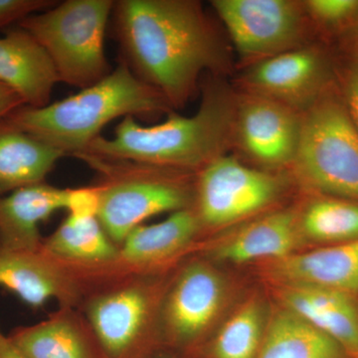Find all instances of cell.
Wrapping results in <instances>:
<instances>
[{
    "mask_svg": "<svg viewBox=\"0 0 358 358\" xmlns=\"http://www.w3.org/2000/svg\"><path fill=\"white\" fill-rule=\"evenodd\" d=\"M301 129V113L236 90L232 148L245 164L271 173H289Z\"/></svg>",
    "mask_w": 358,
    "mask_h": 358,
    "instance_id": "8fae6325",
    "label": "cell"
},
{
    "mask_svg": "<svg viewBox=\"0 0 358 358\" xmlns=\"http://www.w3.org/2000/svg\"><path fill=\"white\" fill-rule=\"evenodd\" d=\"M296 206L299 229L303 243L333 246L358 240V202L308 193Z\"/></svg>",
    "mask_w": 358,
    "mask_h": 358,
    "instance_id": "cb8c5ba5",
    "label": "cell"
},
{
    "mask_svg": "<svg viewBox=\"0 0 358 358\" xmlns=\"http://www.w3.org/2000/svg\"><path fill=\"white\" fill-rule=\"evenodd\" d=\"M240 66L247 67L313 43L312 23L299 0H213Z\"/></svg>",
    "mask_w": 358,
    "mask_h": 358,
    "instance_id": "30bf717a",
    "label": "cell"
},
{
    "mask_svg": "<svg viewBox=\"0 0 358 358\" xmlns=\"http://www.w3.org/2000/svg\"><path fill=\"white\" fill-rule=\"evenodd\" d=\"M343 103L358 129V48L355 49L343 74Z\"/></svg>",
    "mask_w": 358,
    "mask_h": 358,
    "instance_id": "f1b7e54d",
    "label": "cell"
},
{
    "mask_svg": "<svg viewBox=\"0 0 358 358\" xmlns=\"http://www.w3.org/2000/svg\"><path fill=\"white\" fill-rule=\"evenodd\" d=\"M9 341L24 358H100L81 313L59 307L48 319L11 331Z\"/></svg>",
    "mask_w": 358,
    "mask_h": 358,
    "instance_id": "d6986e66",
    "label": "cell"
},
{
    "mask_svg": "<svg viewBox=\"0 0 358 358\" xmlns=\"http://www.w3.org/2000/svg\"><path fill=\"white\" fill-rule=\"evenodd\" d=\"M58 3L54 0H0V30L20 24L29 16Z\"/></svg>",
    "mask_w": 358,
    "mask_h": 358,
    "instance_id": "4316f807",
    "label": "cell"
},
{
    "mask_svg": "<svg viewBox=\"0 0 358 358\" xmlns=\"http://www.w3.org/2000/svg\"><path fill=\"white\" fill-rule=\"evenodd\" d=\"M203 235L194 206L173 212L159 223L141 225L129 233L119 247L114 272H162L178 266L199 246Z\"/></svg>",
    "mask_w": 358,
    "mask_h": 358,
    "instance_id": "5bb4252c",
    "label": "cell"
},
{
    "mask_svg": "<svg viewBox=\"0 0 358 358\" xmlns=\"http://www.w3.org/2000/svg\"><path fill=\"white\" fill-rule=\"evenodd\" d=\"M303 244L296 206L279 207L241 224L230 236L212 246L207 254L221 262L263 263L296 253Z\"/></svg>",
    "mask_w": 358,
    "mask_h": 358,
    "instance_id": "2e32d148",
    "label": "cell"
},
{
    "mask_svg": "<svg viewBox=\"0 0 358 358\" xmlns=\"http://www.w3.org/2000/svg\"><path fill=\"white\" fill-rule=\"evenodd\" d=\"M22 106H24V103L15 92L0 84V120Z\"/></svg>",
    "mask_w": 358,
    "mask_h": 358,
    "instance_id": "f546056e",
    "label": "cell"
},
{
    "mask_svg": "<svg viewBox=\"0 0 358 358\" xmlns=\"http://www.w3.org/2000/svg\"><path fill=\"white\" fill-rule=\"evenodd\" d=\"M41 248L61 262L82 268L110 265L119 255V247L96 216L68 215L53 234L43 238Z\"/></svg>",
    "mask_w": 358,
    "mask_h": 358,
    "instance_id": "603a6c76",
    "label": "cell"
},
{
    "mask_svg": "<svg viewBox=\"0 0 358 358\" xmlns=\"http://www.w3.org/2000/svg\"><path fill=\"white\" fill-rule=\"evenodd\" d=\"M155 358H189V357H181V355H176V353L166 352V350H164V352H160L159 355H157V357Z\"/></svg>",
    "mask_w": 358,
    "mask_h": 358,
    "instance_id": "1f68e13d",
    "label": "cell"
},
{
    "mask_svg": "<svg viewBox=\"0 0 358 358\" xmlns=\"http://www.w3.org/2000/svg\"><path fill=\"white\" fill-rule=\"evenodd\" d=\"M327 92L301 114L289 174L308 193L358 202V129L345 103Z\"/></svg>",
    "mask_w": 358,
    "mask_h": 358,
    "instance_id": "8992f818",
    "label": "cell"
},
{
    "mask_svg": "<svg viewBox=\"0 0 358 358\" xmlns=\"http://www.w3.org/2000/svg\"><path fill=\"white\" fill-rule=\"evenodd\" d=\"M110 20L122 61L173 110L192 100L202 75L230 70L229 52L199 1L119 0Z\"/></svg>",
    "mask_w": 358,
    "mask_h": 358,
    "instance_id": "6da1fadb",
    "label": "cell"
},
{
    "mask_svg": "<svg viewBox=\"0 0 358 358\" xmlns=\"http://www.w3.org/2000/svg\"><path fill=\"white\" fill-rule=\"evenodd\" d=\"M64 157L6 117L0 120V199L26 186L45 182Z\"/></svg>",
    "mask_w": 358,
    "mask_h": 358,
    "instance_id": "44dd1931",
    "label": "cell"
},
{
    "mask_svg": "<svg viewBox=\"0 0 358 358\" xmlns=\"http://www.w3.org/2000/svg\"><path fill=\"white\" fill-rule=\"evenodd\" d=\"M289 173H271L224 155L196 174L194 209L203 234L241 225L279 208Z\"/></svg>",
    "mask_w": 358,
    "mask_h": 358,
    "instance_id": "ba28073f",
    "label": "cell"
},
{
    "mask_svg": "<svg viewBox=\"0 0 358 358\" xmlns=\"http://www.w3.org/2000/svg\"><path fill=\"white\" fill-rule=\"evenodd\" d=\"M99 195L94 185L88 187L68 188L65 210L76 217H93L98 213Z\"/></svg>",
    "mask_w": 358,
    "mask_h": 358,
    "instance_id": "83f0119b",
    "label": "cell"
},
{
    "mask_svg": "<svg viewBox=\"0 0 358 358\" xmlns=\"http://www.w3.org/2000/svg\"><path fill=\"white\" fill-rule=\"evenodd\" d=\"M306 13L313 30H334L358 18V0H306Z\"/></svg>",
    "mask_w": 358,
    "mask_h": 358,
    "instance_id": "484cf974",
    "label": "cell"
},
{
    "mask_svg": "<svg viewBox=\"0 0 358 358\" xmlns=\"http://www.w3.org/2000/svg\"><path fill=\"white\" fill-rule=\"evenodd\" d=\"M0 358H24L11 345L8 336H4L0 329Z\"/></svg>",
    "mask_w": 358,
    "mask_h": 358,
    "instance_id": "4dcf8cb0",
    "label": "cell"
},
{
    "mask_svg": "<svg viewBox=\"0 0 358 358\" xmlns=\"http://www.w3.org/2000/svg\"><path fill=\"white\" fill-rule=\"evenodd\" d=\"M67 189L46 182L26 186L0 199V245L18 251L42 246L40 224L65 209Z\"/></svg>",
    "mask_w": 358,
    "mask_h": 358,
    "instance_id": "ffe728a7",
    "label": "cell"
},
{
    "mask_svg": "<svg viewBox=\"0 0 358 358\" xmlns=\"http://www.w3.org/2000/svg\"><path fill=\"white\" fill-rule=\"evenodd\" d=\"M201 92L194 115L185 117L171 110L166 121L154 126L124 117L113 138L99 136L84 152L199 173L232 148L236 103V90L218 77L202 85Z\"/></svg>",
    "mask_w": 358,
    "mask_h": 358,
    "instance_id": "7a4b0ae2",
    "label": "cell"
},
{
    "mask_svg": "<svg viewBox=\"0 0 358 358\" xmlns=\"http://www.w3.org/2000/svg\"><path fill=\"white\" fill-rule=\"evenodd\" d=\"M280 307L305 320L358 358V296L308 286H275Z\"/></svg>",
    "mask_w": 358,
    "mask_h": 358,
    "instance_id": "e0dca14e",
    "label": "cell"
},
{
    "mask_svg": "<svg viewBox=\"0 0 358 358\" xmlns=\"http://www.w3.org/2000/svg\"><path fill=\"white\" fill-rule=\"evenodd\" d=\"M329 66L315 43L241 68L234 89L265 96L303 114L327 91Z\"/></svg>",
    "mask_w": 358,
    "mask_h": 358,
    "instance_id": "7c38bea8",
    "label": "cell"
},
{
    "mask_svg": "<svg viewBox=\"0 0 358 358\" xmlns=\"http://www.w3.org/2000/svg\"><path fill=\"white\" fill-rule=\"evenodd\" d=\"M262 274L275 286H308L358 296V240L298 251L262 263Z\"/></svg>",
    "mask_w": 358,
    "mask_h": 358,
    "instance_id": "9a60e30c",
    "label": "cell"
},
{
    "mask_svg": "<svg viewBox=\"0 0 358 358\" xmlns=\"http://www.w3.org/2000/svg\"><path fill=\"white\" fill-rule=\"evenodd\" d=\"M257 358L352 357L333 338L279 306L268 315Z\"/></svg>",
    "mask_w": 358,
    "mask_h": 358,
    "instance_id": "7402d4cb",
    "label": "cell"
},
{
    "mask_svg": "<svg viewBox=\"0 0 358 358\" xmlns=\"http://www.w3.org/2000/svg\"><path fill=\"white\" fill-rule=\"evenodd\" d=\"M178 266L154 273L106 268L90 282L77 310L100 358H155L164 352L160 308Z\"/></svg>",
    "mask_w": 358,
    "mask_h": 358,
    "instance_id": "277c9868",
    "label": "cell"
},
{
    "mask_svg": "<svg viewBox=\"0 0 358 358\" xmlns=\"http://www.w3.org/2000/svg\"><path fill=\"white\" fill-rule=\"evenodd\" d=\"M268 315L263 300L252 296L216 329L196 358H257Z\"/></svg>",
    "mask_w": 358,
    "mask_h": 358,
    "instance_id": "d4e9b609",
    "label": "cell"
},
{
    "mask_svg": "<svg viewBox=\"0 0 358 358\" xmlns=\"http://www.w3.org/2000/svg\"><path fill=\"white\" fill-rule=\"evenodd\" d=\"M171 110L164 96L121 60L107 77L75 95L42 108L22 106L6 117L65 157H75L86 152L115 119L148 117Z\"/></svg>",
    "mask_w": 358,
    "mask_h": 358,
    "instance_id": "3957f363",
    "label": "cell"
},
{
    "mask_svg": "<svg viewBox=\"0 0 358 358\" xmlns=\"http://www.w3.org/2000/svg\"><path fill=\"white\" fill-rule=\"evenodd\" d=\"M226 296L222 274L209 261L194 258L179 264L160 308L164 350L196 358L217 329Z\"/></svg>",
    "mask_w": 358,
    "mask_h": 358,
    "instance_id": "9c48e42d",
    "label": "cell"
},
{
    "mask_svg": "<svg viewBox=\"0 0 358 358\" xmlns=\"http://www.w3.org/2000/svg\"><path fill=\"white\" fill-rule=\"evenodd\" d=\"M115 1L66 0L21 21L50 57L59 80L79 89L93 86L108 76L106 30Z\"/></svg>",
    "mask_w": 358,
    "mask_h": 358,
    "instance_id": "52a82bcc",
    "label": "cell"
},
{
    "mask_svg": "<svg viewBox=\"0 0 358 358\" xmlns=\"http://www.w3.org/2000/svg\"><path fill=\"white\" fill-rule=\"evenodd\" d=\"M0 286L33 308L56 300L59 307L78 308L87 282L79 270L43 251H18L0 245Z\"/></svg>",
    "mask_w": 358,
    "mask_h": 358,
    "instance_id": "4fadbf2b",
    "label": "cell"
},
{
    "mask_svg": "<svg viewBox=\"0 0 358 358\" xmlns=\"http://www.w3.org/2000/svg\"><path fill=\"white\" fill-rule=\"evenodd\" d=\"M59 82L50 57L29 32L17 26L0 38V84L15 92L24 106L48 105Z\"/></svg>",
    "mask_w": 358,
    "mask_h": 358,
    "instance_id": "ac0fdd59",
    "label": "cell"
},
{
    "mask_svg": "<svg viewBox=\"0 0 358 358\" xmlns=\"http://www.w3.org/2000/svg\"><path fill=\"white\" fill-rule=\"evenodd\" d=\"M75 157L96 171V218L117 247L147 219L194 206L197 173L88 152Z\"/></svg>",
    "mask_w": 358,
    "mask_h": 358,
    "instance_id": "5b68a950",
    "label": "cell"
}]
</instances>
